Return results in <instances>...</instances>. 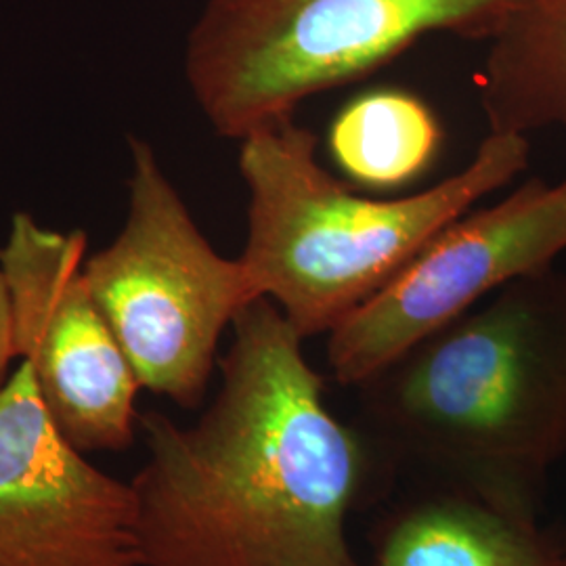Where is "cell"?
<instances>
[{
  "mask_svg": "<svg viewBox=\"0 0 566 566\" xmlns=\"http://www.w3.org/2000/svg\"><path fill=\"white\" fill-rule=\"evenodd\" d=\"M303 344L256 298L231 325L200 420L139 416L147 458L130 486L145 566H359L346 518L367 451L325 403Z\"/></svg>",
  "mask_w": 566,
  "mask_h": 566,
  "instance_id": "cell-1",
  "label": "cell"
},
{
  "mask_svg": "<svg viewBox=\"0 0 566 566\" xmlns=\"http://www.w3.org/2000/svg\"><path fill=\"white\" fill-rule=\"evenodd\" d=\"M390 455L502 506L539 514L566 458V273L507 283L355 386Z\"/></svg>",
  "mask_w": 566,
  "mask_h": 566,
  "instance_id": "cell-2",
  "label": "cell"
},
{
  "mask_svg": "<svg viewBox=\"0 0 566 566\" xmlns=\"http://www.w3.org/2000/svg\"><path fill=\"white\" fill-rule=\"evenodd\" d=\"M248 191L242 254L256 298H269L306 338L329 334L403 273L426 243L528 168V137L489 133L464 168L424 191L367 196L317 156L296 118L240 139Z\"/></svg>",
  "mask_w": 566,
  "mask_h": 566,
  "instance_id": "cell-3",
  "label": "cell"
},
{
  "mask_svg": "<svg viewBox=\"0 0 566 566\" xmlns=\"http://www.w3.org/2000/svg\"><path fill=\"white\" fill-rule=\"evenodd\" d=\"M525 0H208L185 44V81L217 135L294 118L428 34L491 41Z\"/></svg>",
  "mask_w": 566,
  "mask_h": 566,
  "instance_id": "cell-4",
  "label": "cell"
},
{
  "mask_svg": "<svg viewBox=\"0 0 566 566\" xmlns=\"http://www.w3.org/2000/svg\"><path fill=\"white\" fill-rule=\"evenodd\" d=\"M126 193L120 233L86 256L84 275L139 386L193 409L224 332L256 296L240 259L212 248L139 137L128 139Z\"/></svg>",
  "mask_w": 566,
  "mask_h": 566,
  "instance_id": "cell-5",
  "label": "cell"
},
{
  "mask_svg": "<svg viewBox=\"0 0 566 566\" xmlns=\"http://www.w3.org/2000/svg\"><path fill=\"white\" fill-rule=\"evenodd\" d=\"M86 233L15 212L0 245L18 361L30 365L42 403L82 453L126 451L139 430L142 386L95 301Z\"/></svg>",
  "mask_w": 566,
  "mask_h": 566,
  "instance_id": "cell-6",
  "label": "cell"
},
{
  "mask_svg": "<svg viewBox=\"0 0 566 566\" xmlns=\"http://www.w3.org/2000/svg\"><path fill=\"white\" fill-rule=\"evenodd\" d=\"M566 250V177L528 179L441 229L403 273L327 334L338 385H361L413 344Z\"/></svg>",
  "mask_w": 566,
  "mask_h": 566,
  "instance_id": "cell-7",
  "label": "cell"
},
{
  "mask_svg": "<svg viewBox=\"0 0 566 566\" xmlns=\"http://www.w3.org/2000/svg\"><path fill=\"white\" fill-rule=\"evenodd\" d=\"M0 566H145L133 486L67 443L23 361L0 388Z\"/></svg>",
  "mask_w": 566,
  "mask_h": 566,
  "instance_id": "cell-8",
  "label": "cell"
},
{
  "mask_svg": "<svg viewBox=\"0 0 566 566\" xmlns=\"http://www.w3.org/2000/svg\"><path fill=\"white\" fill-rule=\"evenodd\" d=\"M376 566H566V535L535 512L446 486L386 521Z\"/></svg>",
  "mask_w": 566,
  "mask_h": 566,
  "instance_id": "cell-9",
  "label": "cell"
},
{
  "mask_svg": "<svg viewBox=\"0 0 566 566\" xmlns=\"http://www.w3.org/2000/svg\"><path fill=\"white\" fill-rule=\"evenodd\" d=\"M489 133L566 135V0H525L489 41L481 78Z\"/></svg>",
  "mask_w": 566,
  "mask_h": 566,
  "instance_id": "cell-10",
  "label": "cell"
},
{
  "mask_svg": "<svg viewBox=\"0 0 566 566\" xmlns=\"http://www.w3.org/2000/svg\"><path fill=\"white\" fill-rule=\"evenodd\" d=\"M443 145V128L418 95L380 86L353 97L327 133L332 160L369 191H399L422 177Z\"/></svg>",
  "mask_w": 566,
  "mask_h": 566,
  "instance_id": "cell-11",
  "label": "cell"
},
{
  "mask_svg": "<svg viewBox=\"0 0 566 566\" xmlns=\"http://www.w3.org/2000/svg\"><path fill=\"white\" fill-rule=\"evenodd\" d=\"M18 361L15 336H13V313L7 280L0 269V388L9 380V367Z\"/></svg>",
  "mask_w": 566,
  "mask_h": 566,
  "instance_id": "cell-12",
  "label": "cell"
}]
</instances>
